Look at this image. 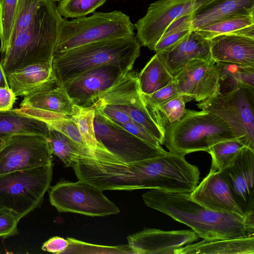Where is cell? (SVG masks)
<instances>
[{
    "label": "cell",
    "instance_id": "cell-8",
    "mask_svg": "<svg viewBox=\"0 0 254 254\" xmlns=\"http://www.w3.org/2000/svg\"><path fill=\"white\" fill-rule=\"evenodd\" d=\"M51 204L61 212L90 216L118 214L119 207L95 186L84 181H61L50 188Z\"/></svg>",
    "mask_w": 254,
    "mask_h": 254
},
{
    "label": "cell",
    "instance_id": "cell-19",
    "mask_svg": "<svg viewBox=\"0 0 254 254\" xmlns=\"http://www.w3.org/2000/svg\"><path fill=\"white\" fill-rule=\"evenodd\" d=\"M157 54L173 77L192 60L212 59L210 40L202 38L194 31L172 49Z\"/></svg>",
    "mask_w": 254,
    "mask_h": 254
},
{
    "label": "cell",
    "instance_id": "cell-2",
    "mask_svg": "<svg viewBox=\"0 0 254 254\" xmlns=\"http://www.w3.org/2000/svg\"><path fill=\"white\" fill-rule=\"evenodd\" d=\"M141 44L134 35L100 41L55 53L53 70L61 86L84 73L106 64L120 65L128 72L140 55Z\"/></svg>",
    "mask_w": 254,
    "mask_h": 254
},
{
    "label": "cell",
    "instance_id": "cell-29",
    "mask_svg": "<svg viewBox=\"0 0 254 254\" xmlns=\"http://www.w3.org/2000/svg\"><path fill=\"white\" fill-rule=\"evenodd\" d=\"M113 106L128 115L133 121L141 126L154 136L161 145H163L165 132L148 113L141 98V94L129 105Z\"/></svg>",
    "mask_w": 254,
    "mask_h": 254
},
{
    "label": "cell",
    "instance_id": "cell-18",
    "mask_svg": "<svg viewBox=\"0 0 254 254\" xmlns=\"http://www.w3.org/2000/svg\"><path fill=\"white\" fill-rule=\"evenodd\" d=\"M211 59L254 66V35L234 33L220 35L210 40Z\"/></svg>",
    "mask_w": 254,
    "mask_h": 254
},
{
    "label": "cell",
    "instance_id": "cell-15",
    "mask_svg": "<svg viewBox=\"0 0 254 254\" xmlns=\"http://www.w3.org/2000/svg\"><path fill=\"white\" fill-rule=\"evenodd\" d=\"M198 239L191 230L164 231L146 228L127 237L128 245L135 254H172Z\"/></svg>",
    "mask_w": 254,
    "mask_h": 254
},
{
    "label": "cell",
    "instance_id": "cell-43",
    "mask_svg": "<svg viewBox=\"0 0 254 254\" xmlns=\"http://www.w3.org/2000/svg\"><path fill=\"white\" fill-rule=\"evenodd\" d=\"M6 87H9L7 81L6 74L4 72L1 61H0V88Z\"/></svg>",
    "mask_w": 254,
    "mask_h": 254
},
{
    "label": "cell",
    "instance_id": "cell-16",
    "mask_svg": "<svg viewBox=\"0 0 254 254\" xmlns=\"http://www.w3.org/2000/svg\"><path fill=\"white\" fill-rule=\"evenodd\" d=\"M195 200L214 211L245 217L229 185L218 171L210 168L208 174L190 193Z\"/></svg>",
    "mask_w": 254,
    "mask_h": 254
},
{
    "label": "cell",
    "instance_id": "cell-35",
    "mask_svg": "<svg viewBox=\"0 0 254 254\" xmlns=\"http://www.w3.org/2000/svg\"><path fill=\"white\" fill-rule=\"evenodd\" d=\"M69 245L63 254H132L133 250L128 245L106 246L87 243L74 238H68Z\"/></svg>",
    "mask_w": 254,
    "mask_h": 254
},
{
    "label": "cell",
    "instance_id": "cell-3",
    "mask_svg": "<svg viewBox=\"0 0 254 254\" xmlns=\"http://www.w3.org/2000/svg\"><path fill=\"white\" fill-rule=\"evenodd\" d=\"M62 18L56 2L43 0L29 25L11 41L1 56L6 75L33 64L52 62Z\"/></svg>",
    "mask_w": 254,
    "mask_h": 254
},
{
    "label": "cell",
    "instance_id": "cell-17",
    "mask_svg": "<svg viewBox=\"0 0 254 254\" xmlns=\"http://www.w3.org/2000/svg\"><path fill=\"white\" fill-rule=\"evenodd\" d=\"M6 76L9 87L16 97H26L59 86L52 62L33 64Z\"/></svg>",
    "mask_w": 254,
    "mask_h": 254
},
{
    "label": "cell",
    "instance_id": "cell-24",
    "mask_svg": "<svg viewBox=\"0 0 254 254\" xmlns=\"http://www.w3.org/2000/svg\"><path fill=\"white\" fill-rule=\"evenodd\" d=\"M52 153L59 157L66 167H72L81 159H98L96 154L63 133L49 127L48 136Z\"/></svg>",
    "mask_w": 254,
    "mask_h": 254
},
{
    "label": "cell",
    "instance_id": "cell-46",
    "mask_svg": "<svg viewBox=\"0 0 254 254\" xmlns=\"http://www.w3.org/2000/svg\"><path fill=\"white\" fill-rule=\"evenodd\" d=\"M1 0H0V3Z\"/></svg>",
    "mask_w": 254,
    "mask_h": 254
},
{
    "label": "cell",
    "instance_id": "cell-31",
    "mask_svg": "<svg viewBox=\"0 0 254 254\" xmlns=\"http://www.w3.org/2000/svg\"><path fill=\"white\" fill-rule=\"evenodd\" d=\"M185 103L184 98L178 95L148 112L165 132L167 127L178 122L183 118L187 111Z\"/></svg>",
    "mask_w": 254,
    "mask_h": 254
},
{
    "label": "cell",
    "instance_id": "cell-36",
    "mask_svg": "<svg viewBox=\"0 0 254 254\" xmlns=\"http://www.w3.org/2000/svg\"><path fill=\"white\" fill-rule=\"evenodd\" d=\"M43 0H18L16 15L9 45L17 35L29 25Z\"/></svg>",
    "mask_w": 254,
    "mask_h": 254
},
{
    "label": "cell",
    "instance_id": "cell-1",
    "mask_svg": "<svg viewBox=\"0 0 254 254\" xmlns=\"http://www.w3.org/2000/svg\"><path fill=\"white\" fill-rule=\"evenodd\" d=\"M142 195L145 204L190 227L204 240L248 235L244 218L210 209L190 193L149 189Z\"/></svg>",
    "mask_w": 254,
    "mask_h": 254
},
{
    "label": "cell",
    "instance_id": "cell-40",
    "mask_svg": "<svg viewBox=\"0 0 254 254\" xmlns=\"http://www.w3.org/2000/svg\"><path fill=\"white\" fill-rule=\"evenodd\" d=\"M93 107L117 124L126 123L132 121L128 115L112 105L99 104L95 105Z\"/></svg>",
    "mask_w": 254,
    "mask_h": 254
},
{
    "label": "cell",
    "instance_id": "cell-7",
    "mask_svg": "<svg viewBox=\"0 0 254 254\" xmlns=\"http://www.w3.org/2000/svg\"><path fill=\"white\" fill-rule=\"evenodd\" d=\"M222 119L235 138L254 150V88L242 86L197 104Z\"/></svg>",
    "mask_w": 254,
    "mask_h": 254
},
{
    "label": "cell",
    "instance_id": "cell-10",
    "mask_svg": "<svg viewBox=\"0 0 254 254\" xmlns=\"http://www.w3.org/2000/svg\"><path fill=\"white\" fill-rule=\"evenodd\" d=\"M52 155L48 138L44 135H11L0 148V175L53 164Z\"/></svg>",
    "mask_w": 254,
    "mask_h": 254
},
{
    "label": "cell",
    "instance_id": "cell-28",
    "mask_svg": "<svg viewBox=\"0 0 254 254\" xmlns=\"http://www.w3.org/2000/svg\"><path fill=\"white\" fill-rule=\"evenodd\" d=\"M95 108L79 107L71 118L75 122L86 146L95 152L98 160L109 161L113 155L106 150L97 141L94 130Z\"/></svg>",
    "mask_w": 254,
    "mask_h": 254
},
{
    "label": "cell",
    "instance_id": "cell-45",
    "mask_svg": "<svg viewBox=\"0 0 254 254\" xmlns=\"http://www.w3.org/2000/svg\"><path fill=\"white\" fill-rule=\"evenodd\" d=\"M50 0L56 2L59 1L60 0Z\"/></svg>",
    "mask_w": 254,
    "mask_h": 254
},
{
    "label": "cell",
    "instance_id": "cell-37",
    "mask_svg": "<svg viewBox=\"0 0 254 254\" xmlns=\"http://www.w3.org/2000/svg\"><path fill=\"white\" fill-rule=\"evenodd\" d=\"M140 94L148 111L158 107L169 100L179 95L174 80L152 94L149 95Z\"/></svg>",
    "mask_w": 254,
    "mask_h": 254
},
{
    "label": "cell",
    "instance_id": "cell-34",
    "mask_svg": "<svg viewBox=\"0 0 254 254\" xmlns=\"http://www.w3.org/2000/svg\"><path fill=\"white\" fill-rule=\"evenodd\" d=\"M107 0H60L57 10L63 17L78 18L94 12Z\"/></svg>",
    "mask_w": 254,
    "mask_h": 254
},
{
    "label": "cell",
    "instance_id": "cell-44",
    "mask_svg": "<svg viewBox=\"0 0 254 254\" xmlns=\"http://www.w3.org/2000/svg\"><path fill=\"white\" fill-rule=\"evenodd\" d=\"M6 138L0 137V148L4 143Z\"/></svg>",
    "mask_w": 254,
    "mask_h": 254
},
{
    "label": "cell",
    "instance_id": "cell-12",
    "mask_svg": "<svg viewBox=\"0 0 254 254\" xmlns=\"http://www.w3.org/2000/svg\"><path fill=\"white\" fill-rule=\"evenodd\" d=\"M127 73L119 65L104 64L61 86L65 89L75 105L82 108L91 107Z\"/></svg>",
    "mask_w": 254,
    "mask_h": 254
},
{
    "label": "cell",
    "instance_id": "cell-32",
    "mask_svg": "<svg viewBox=\"0 0 254 254\" xmlns=\"http://www.w3.org/2000/svg\"><path fill=\"white\" fill-rule=\"evenodd\" d=\"M245 145L238 139H231L220 141L208 151L212 158L211 168L220 171L228 165Z\"/></svg>",
    "mask_w": 254,
    "mask_h": 254
},
{
    "label": "cell",
    "instance_id": "cell-22",
    "mask_svg": "<svg viewBox=\"0 0 254 254\" xmlns=\"http://www.w3.org/2000/svg\"><path fill=\"white\" fill-rule=\"evenodd\" d=\"M20 108L42 110L71 117L77 111L79 107L73 103L63 87L58 86L24 97Z\"/></svg>",
    "mask_w": 254,
    "mask_h": 254
},
{
    "label": "cell",
    "instance_id": "cell-21",
    "mask_svg": "<svg viewBox=\"0 0 254 254\" xmlns=\"http://www.w3.org/2000/svg\"><path fill=\"white\" fill-rule=\"evenodd\" d=\"M254 254V236L202 241L186 245L174 251V254Z\"/></svg>",
    "mask_w": 254,
    "mask_h": 254
},
{
    "label": "cell",
    "instance_id": "cell-42",
    "mask_svg": "<svg viewBox=\"0 0 254 254\" xmlns=\"http://www.w3.org/2000/svg\"><path fill=\"white\" fill-rule=\"evenodd\" d=\"M16 100V97L9 87L0 88V111L8 110Z\"/></svg>",
    "mask_w": 254,
    "mask_h": 254
},
{
    "label": "cell",
    "instance_id": "cell-23",
    "mask_svg": "<svg viewBox=\"0 0 254 254\" xmlns=\"http://www.w3.org/2000/svg\"><path fill=\"white\" fill-rule=\"evenodd\" d=\"M49 127L45 122L25 115L18 109L0 111V137L31 133L48 137Z\"/></svg>",
    "mask_w": 254,
    "mask_h": 254
},
{
    "label": "cell",
    "instance_id": "cell-33",
    "mask_svg": "<svg viewBox=\"0 0 254 254\" xmlns=\"http://www.w3.org/2000/svg\"><path fill=\"white\" fill-rule=\"evenodd\" d=\"M18 0H1L0 3V51L6 52L10 41Z\"/></svg>",
    "mask_w": 254,
    "mask_h": 254
},
{
    "label": "cell",
    "instance_id": "cell-25",
    "mask_svg": "<svg viewBox=\"0 0 254 254\" xmlns=\"http://www.w3.org/2000/svg\"><path fill=\"white\" fill-rule=\"evenodd\" d=\"M192 31L202 38L209 40L215 37L229 34L254 35V13L228 17Z\"/></svg>",
    "mask_w": 254,
    "mask_h": 254
},
{
    "label": "cell",
    "instance_id": "cell-14",
    "mask_svg": "<svg viewBox=\"0 0 254 254\" xmlns=\"http://www.w3.org/2000/svg\"><path fill=\"white\" fill-rule=\"evenodd\" d=\"M219 172L245 215L254 212V150L244 146L233 160Z\"/></svg>",
    "mask_w": 254,
    "mask_h": 254
},
{
    "label": "cell",
    "instance_id": "cell-9",
    "mask_svg": "<svg viewBox=\"0 0 254 254\" xmlns=\"http://www.w3.org/2000/svg\"><path fill=\"white\" fill-rule=\"evenodd\" d=\"M94 127L98 142L109 153L125 163L161 155L165 152L133 135L95 108Z\"/></svg>",
    "mask_w": 254,
    "mask_h": 254
},
{
    "label": "cell",
    "instance_id": "cell-5",
    "mask_svg": "<svg viewBox=\"0 0 254 254\" xmlns=\"http://www.w3.org/2000/svg\"><path fill=\"white\" fill-rule=\"evenodd\" d=\"M134 29L129 17L118 10L93 12L91 16L71 20L63 18L55 53L91 43L134 35Z\"/></svg>",
    "mask_w": 254,
    "mask_h": 254
},
{
    "label": "cell",
    "instance_id": "cell-39",
    "mask_svg": "<svg viewBox=\"0 0 254 254\" xmlns=\"http://www.w3.org/2000/svg\"><path fill=\"white\" fill-rule=\"evenodd\" d=\"M118 125L143 141L156 147H161L159 142L154 136L136 122L131 121Z\"/></svg>",
    "mask_w": 254,
    "mask_h": 254
},
{
    "label": "cell",
    "instance_id": "cell-13",
    "mask_svg": "<svg viewBox=\"0 0 254 254\" xmlns=\"http://www.w3.org/2000/svg\"><path fill=\"white\" fill-rule=\"evenodd\" d=\"M173 77L186 102H202L220 93L219 71L212 59L192 60Z\"/></svg>",
    "mask_w": 254,
    "mask_h": 254
},
{
    "label": "cell",
    "instance_id": "cell-6",
    "mask_svg": "<svg viewBox=\"0 0 254 254\" xmlns=\"http://www.w3.org/2000/svg\"><path fill=\"white\" fill-rule=\"evenodd\" d=\"M53 164L0 175V207L22 218L41 204L49 189Z\"/></svg>",
    "mask_w": 254,
    "mask_h": 254
},
{
    "label": "cell",
    "instance_id": "cell-38",
    "mask_svg": "<svg viewBox=\"0 0 254 254\" xmlns=\"http://www.w3.org/2000/svg\"><path fill=\"white\" fill-rule=\"evenodd\" d=\"M20 219L13 210L0 207V238H6L17 235V224Z\"/></svg>",
    "mask_w": 254,
    "mask_h": 254
},
{
    "label": "cell",
    "instance_id": "cell-41",
    "mask_svg": "<svg viewBox=\"0 0 254 254\" xmlns=\"http://www.w3.org/2000/svg\"><path fill=\"white\" fill-rule=\"evenodd\" d=\"M69 243L67 239L55 236L50 238L42 246V250L54 254H63L67 249Z\"/></svg>",
    "mask_w": 254,
    "mask_h": 254
},
{
    "label": "cell",
    "instance_id": "cell-4",
    "mask_svg": "<svg viewBox=\"0 0 254 254\" xmlns=\"http://www.w3.org/2000/svg\"><path fill=\"white\" fill-rule=\"evenodd\" d=\"M236 138L228 126L216 115L206 111L187 109L183 118L167 127L163 145L169 151L186 155L208 152L213 145Z\"/></svg>",
    "mask_w": 254,
    "mask_h": 254
},
{
    "label": "cell",
    "instance_id": "cell-20",
    "mask_svg": "<svg viewBox=\"0 0 254 254\" xmlns=\"http://www.w3.org/2000/svg\"><path fill=\"white\" fill-rule=\"evenodd\" d=\"M254 0H211L191 14L192 30L228 17L254 13Z\"/></svg>",
    "mask_w": 254,
    "mask_h": 254
},
{
    "label": "cell",
    "instance_id": "cell-27",
    "mask_svg": "<svg viewBox=\"0 0 254 254\" xmlns=\"http://www.w3.org/2000/svg\"><path fill=\"white\" fill-rule=\"evenodd\" d=\"M174 80L159 55L156 53L138 74L140 93L149 95Z\"/></svg>",
    "mask_w": 254,
    "mask_h": 254
},
{
    "label": "cell",
    "instance_id": "cell-30",
    "mask_svg": "<svg viewBox=\"0 0 254 254\" xmlns=\"http://www.w3.org/2000/svg\"><path fill=\"white\" fill-rule=\"evenodd\" d=\"M191 14L179 17L170 24L154 47L156 53L172 49L189 36L192 31Z\"/></svg>",
    "mask_w": 254,
    "mask_h": 254
},
{
    "label": "cell",
    "instance_id": "cell-26",
    "mask_svg": "<svg viewBox=\"0 0 254 254\" xmlns=\"http://www.w3.org/2000/svg\"><path fill=\"white\" fill-rule=\"evenodd\" d=\"M219 71L220 93L230 92L242 86L254 88V66L216 62Z\"/></svg>",
    "mask_w": 254,
    "mask_h": 254
},
{
    "label": "cell",
    "instance_id": "cell-11",
    "mask_svg": "<svg viewBox=\"0 0 254 254\" xmlns=\"http://www.w3.org/2000/svg\"><path fill=\"white\" fill-rule=\"evenodd\" d=\"M211 0H158L151 3L145 15L134 24L136 38L151 50L167 27L177 18L192 13Z\"/></svg>",
    "mask_w": 254,
    "mask_h": 254
}]
</instances>
